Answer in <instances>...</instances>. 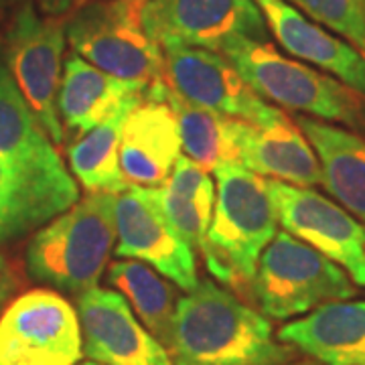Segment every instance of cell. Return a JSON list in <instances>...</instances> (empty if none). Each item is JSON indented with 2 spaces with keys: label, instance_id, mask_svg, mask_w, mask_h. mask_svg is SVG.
<instances>
[{
  "label": "cell",
  "instance_id": "cell-11",
  "mask_svg": "<svg viewBox=\"0 0 365 365\" xmlns=\"http://www.w3.org/2000/svg\"><path fill=\"white\" fill-rule=\"evenodd\" d=\"M116 240L118 258L148 264L187 292L199 284L195 250L170 225L157 189L128 187L116 195Z\"/></svg>",
  "mask_w": 365,
  "mask_h": 365
},
{
  "label": "cell",
  "instance_id": "cell-25",
  "mask_svg": "<svg viewBox=\"0 0 365 365\" xmlns=\"http://www.w3.org/2000/svg\"><path fill=\"white\" fill-rule=\"evenodd\" d=\"M108 282L128 300L148 333L157 337L169 351L173 343V319L177 309L175 288L148 264L126 258L110 264Z\"/></svg>",
  "mask_w": 365,
  "mask_h": 365
},
{
  "label": "cell",
  "instance_id": "cell-14",
  "mask_svg": "<svg viewBox=\"0 0 365 365\" xmlns=\"http://www.w3.org/2000/svg\"><path fill=\"white\" fill-rule=\"evenodd\" d=\"M181 157L179 120L165 96V79L148 86L122 128L120 169L128 187L165 185Z\"/></svg>",
  "mask_w": 365,
  "mask_h": 365
},
{
  "label": "cell",
  "instance_id": "cell-6",
  "mask_svg": "<svg viewBox=\"0 0 365 365\" xmlns=\"http://www.w3.org/2000/svg\"><path fill=\"white\" fill-rule=\"evenodd\" d=\"M136 0H96L67 19L66 37L73 53L110 76L155 83L165 57L144 33Z\"/></svg>",
  "mask_w": 365,
  "mask_h": 365
},
{
  "label": "cell",
  "instance_id": "cell-24",
  "mask_svg": "<svg viewBox=\"0 0 365 365\" xmlns=\"http://www.w3.org/2000/svg\"><path fill=\"white\" fill-rule=\"evenodd\" d=\"M165 96L179 120L181 150L185 157L207 173H213L223 163H240L237 138L242 120L191 104L170 90L167 83Z\"/></svg>",
  "mask_w": 365,
  "mask_h": 365
},
{
  "label": "cell",
  "instance_id": "cell-18",
  "mask_svg": "<svg viewBox=\"0 0 365 365\" xmlns=\"http://www.w3.org/2000/svg\"><path fill=\"white\" fill-rule=\"evenodd\" d=\"M78 199L76 179H47L0 157V246L43 227Z\"/></svg>",
  "mask_w": 365,
  "mask_h": 365
},
{
  "label": "cell",
  "instance_id": "cell-10",
  "mask_svg": "<svg viewBox=\"0 0 365 365\" xmlns=\"http://www.w3.org/2000/svg\"><path fill=\"white\" fill-rule=\"evenodd\" d=\"M278 223L288 234L339 264L357 287L365 288V225L347 209L309 187L268 179Z\"/></svg>",
  "mask_w": 365,
  "mask_h": 365
},
{
  "label": "cell",
  "instance_id": "cell-15",
  "mask_svg": "<svg viewBox=\"0 0 365 365\" xmlns=\"http://www.w3.org/2000/svg\"><path fill=\"white\" fill-rule=\"evenodd\" d=\"M278 45L365 98V57L351 43L314 23L287 0H254Z\"/></svg>",
  "mask_w": 365,
  "mask_h": 365
},
{
  "label": "cell",
  "instance_id": "cell-1",
  "mask_svg": "<svg viewBox=\"0 0 365 365\" xmlns=\"http://www.w3.org/2000/svg\"><path fill=\"white\" fill-rule=\"evenodd\" d=\"M173 365H292V347L274 339L270 321L211 280L177 300Z\"/></svg>",
  "mask_w": 365,
  "mask_h": 365
},
{
  "label": "cell",
  "instance_id": "cell-33",
  "mask_svg": "<svg viewBox=\"0 0 365 365\" xmlns=\"http://www.w3.org/2000/svg\"><path fill=\"white\" fill-rule=\"evenodd\" d=\"M136 2H140V4H144V2H146V0H136Z\"/></svg>",
  "mask_w": 365,
  "mask_h": 365
},
{
  "label": "cell",
  "instance_id": "cell-30",
  "mask_svg": "<svg viewBox=\"0 0 365 365\" xmlns=\"http://www.w3.org/2000/svg\"><path fill=\"white\" fill-rule=\"evenodd\" d=\"M9 2L11 0H0V29L4 25V21H6V11H9Z\"/></svg>",
  "mask_w": 365,
  "mask_h": 365
},
{
  "label": "cell",
  "instance_id": "cell-9",
  "mask_svg": "<svg viewBox=\"0 0 365 365\" xmlns=\"http://www.w3.org/2000/svg\"><path fill=\"white\" fill-rule=\"evenodd\" d=\"M140 21L160 51L197 47L222 53L237 37L268 41V26L254 0H146Z\"/></svg>",
  "mask_w": 365,
  "mask_h": 365
},
{
  "label": "cell",
  "instance_id": "cell-7",
  "mask_svg": "<svg viewBox=\"0 0 365 365\" xmlns=\"http://www.w3.org/2000/svg\"><path fill=\"white\" fill-rule=\"evenodd\" d=\"M67 19L39 14L25 2L4 33L6 67L31 106L41 126L55 144H61L63 126L57 110L61 83V59L66 53Z\"/></svg>",
  "mask_w": 365,
  "mask_h": 365
},
{
  "label": "cell",
  "instance_id": "cell-29",
  "mask_svg": "<svg viewBox=\"0 0 365 365\" xmlns=\"http://www.w3.org/2000/svg\"><path fill=\"white\" fill-rule=\"evenodd\" d=\"M335 365H365V353H359V355H351L347 359H341Z\"/></svg>",
  "mask_w": 365,
  "mask_h": 365
},
{
  "label": "cell",
  "instance_id": "cell-12",
  "mask_svg": "<svg viewBox=\"0 0 365 365\" xmlns=\"http://www.w3.org/2000/svg\"><path fill=\"white\" fill-rule=\"evenodd\" d=\"M83 355L102 365H173L167 347L138 323L116 290L91 288L78 297Z\"/></svg>",
  "mask_w": 365,
  "mask_h": 365
},
{
  "label": "cell",
  "instance_id": "cell-32",
  "mask_svg": "<svg viewBox=\"0 0 365 365\" xmlns=\"http://www.w3.org/2000/svg\"><path fill=\"white\" fill-rule=\"evenodd\" d=\"M292 365H314V364H297V361H294V364Z\"/></svg>",
  "mask_w": 365,
  "mask_h": 365
},
{
  "label": "cell",
  "instance_id": "cell-2",
  "mask_svg": "<svg viewBox=\"0 0 365 365\" xmlns=\"http://www.w3.org/2000/svg\"><path fill=\"white\" fill-rule=\"evenodd\" d=\"M213 173L217 195L203 260L220 282L248 297L260 254L278 232L276 205L266 179L242 163H223Z\"/></svg>",
  "mask_w": 365,
  "mask_h": 365
},
{
  "label": "cell",
  "instance_id": "cell-27",
  "mask_svg": "<svg viewBox=\"0 0 365 365\" xmlns=\"http://www.w3.org/2000/svg\"><path fill=\"white\" fill-rule=\"evenodd\" d=\"M21 288V276L13 262L0 254V314Z\"/></svg>",
  "mask_w": 365,
  "mask_h": 365
},
{
  "label": "cell",
  "instance_id": "cell-28",
  "mask_svg": "<svg viewBox=\"0 0 365 365\" xmlns=\"http://www.w3.org/2000/svg\"><path fill=\"white\" fill-rule=\"evenodd\" d=\"M39 2L41 14L53 16V19H69L76 14L79 9L88 6L90 2L96 0H37Z\"/></svg>",
  "mask_w": 365,
  "mask_h": 365
},
{
  "label": "cell",
  "instance_id": "cell-4",
  "mask_svg": "<svg viewBox=\"0 0 365 365\" xmlns=\"http://www.w3.org/2000/svg\"><path fill=\"white\" fill-rule=\"evenodd\" d=\"M240 76L262 100L317 120L361 126L365 98L321 69L284 57L270 41L237 37L223 47Z\"/></svg>",
  "mask_w": 365,
  "mask_h": 365
},
{
  "label": "cell",
  "instance_id": "cell-8",
  "mask_svg": "<svg viewBox=\"0 0 365 365\" xmlns=\"http://www.w3.org/2000/svg\"><path fill=\"white\" fill-rule=\"evenodd\" d=\"M81 357L78 311L59 292L29 290L0 314V365H78Z\"/></svg>",
  "mask_w": 365,
  "mask_h": 365
},
{
  "label": "cell",
  "instance_id": "cell-22",
  "mask_svg": "<svg viewBox=\"0 0 365 365\" xmlns=\"http://www.w3.org/2000/svg\"><path fill=\"white\" fill-rule=\"evenodd\" d=\"M144 93L130 96L120 108L96 128L67 144V160L73 177L81 187L91 191H108L120 195L128 189V182L120 169V140L122 128L130 110L140 102Z\"/></svg>",
  "mask_w": 365,
  "mask_h": 365
},
{
  "label": "cell",
  "instance_id": "cell-13",
  "mask_svg": "<svg viewBox=\"0 0 365 365\" xmlns=\"http://www.w3.org/2000/svg\"><path fill=\"white\" fill-rule=\"evenodd\" d=\"M163 57L165 83L191 104L244 122H256L272 108L250 88L225 55L197 47H169L163 49Z\"/></svg>",
  "mask_w": 365,
  "mask_h": 365
},
{
  "label": "cell",
  "instance_id": "cell-5",
  "mask_svg": "<svg viewBox=\"0 0 365 365\" xmlns=\"http://www.w3.org/2000/svg\"><path fill=\"white\" fill-rule=\"evenodd\" d=\"M353 284L339 264L282 230L260 254L248 297L264 317L282 321L351 299Z\"/></svg>",
  "mask_w": 365,
  "mask_h": 365
},
{
  "label": "cell",
  "instance_id": "cell-23",
  "mask_svg": "<svg viewBox=\"0 0 365 365\" xmlns=\"http://www.w3.org/2000/svg\"><path fill=\"white\" fill-rule=\"evenodd\" d=\"M155 189L170 225L191 248L201 252L215 207V182L207 170L182 155L167 182Z\"/></svg>",
  "mask_w": 365,
  "mask_h": 365
},
{
  "label": "cell",
  "instance_id": "cell-21",
  "mask_svg": "<svg viewBox=\"0 0 365 365\" xmlns=\"http://www.w3.org/2000/svg\"><path fill=\"white\" fill-rule=\"evenodd\" d=\"M297 124L313 146L325 189L365 223V143L353 132L311 116Z\"/></svg>",
  "mask_w": 365,
  "mask_h": 365
},
{
  "label": "cell",
  "instance_id": "cell-20",
  "mask_svg": "<svg viewBox=\"0 0 365 365\" xmlns=\"http://www.w3.org/2000/svg\"><path fill=\"white\" fill-rule=\"evenodd\" d=\"M278 339L323 365L365 353V302H327L282 327Z\"/></svg>",
  "mask_w": 365,
  "mask_h": 365
},
{
  "label": "cell",
  "instance_id": "cell-16",
  "mask_svg": "<svg viewBox=\"0 0 365 365\" xmlns=\"http://www.w3.org/2000/svg\"><path fill=\"white\" fill-rule=\"evenodd\" d=\"M240 163L256 175L290 182L297 187L321 185V165L313 146L299 128L297 120L278 110L240 128Z\"/></svg>",
  "mask_w": 365,
  "mask_h": 365
},
{
  "label": "cell",
  "instance_id": "cell-19",
  "mask_svg": "<svg viewBox=\"0 0 365 365\" xmlns=\"http://www.w3.org/2000/svg\"><path fill=\"white\" fill-rule=\"evenodd\" d=\"M0 157L55 181H73L49 134L0 61Z\"/></svg>",
  "mask_w": 365,
  "mask_h": 365
},
{
  "label": "cell",
  "instance_id": "cell-17",
  "mask_svg": "<svg viewBox=\"0 0 365 365\" xmlns=\"http://www.w3.org/2000/svg\"><path fill=\"white\" fill-rule=\"evenodd\" d=\"M150 83L138 79H122L110 76L88 63L78 53H69L63 63L57 110L63 126V138L78 140L86 132L96 128L112 116L124 100L144 93Z\"/></svg>",
  "mask_w": 365,
  "mask_h": 365
},
{
  "label": "cell",
  "instance_id": "cell-3",
  "mask_svg": "<svg viewBox=\"0 0 365 365\" xmlns=\"http://www.w3.org/2000/svg\"><path fill=\"white\" fill-rule=\"evenodd\" d=\"M116 244V195L91 191L39 227L25 252L26 272L67 294L98 287Z\"/></svg>",
  "mask_w": 365,
  "mask_h": 365
},
{
  "label": "cell",
  "instance_id": "cell-31",
  "mask_svg": "<svg viewBox=\"0 0 365 365\" xmlns=\"http://www.w3.org/2000/svg\"><path fill=\"white\" fill-rule=\"evenodd\" d=\"M78 365H102V364H98V361H91V359H88L86 364H78Z\"/></svg>",
  "mask_w": 365,
  "mask_h": 365
},
{
  "label": "cell",
  "instance_id": "cell-26",
  "mask_svg": "<svg viewBox=\"0 0 365 365\" xmlns=\"http://www.w3.org/2000/svg\"><path fill=\"white\" fill-rule=\"evenodd\" d=\"M365 57V0H287Z\"/></svg>",
  "mask_w": 365,
  "mask_h": 365
}]
</instances>
